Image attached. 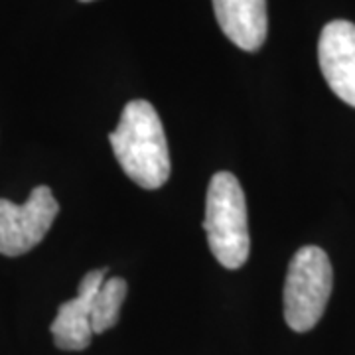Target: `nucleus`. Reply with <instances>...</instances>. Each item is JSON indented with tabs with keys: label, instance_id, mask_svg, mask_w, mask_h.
<instances>
[{
	"label": "nucleus",
	"instance_id": "obj_6",
	"mask_svg": "<svg viewBox=\"0 0 355 355\" xmlns=\"http://www.w3.org/2000/svg\"><path fill=\"white\" fill-rule=\"evenodd\" d=\"M107 277V268L89 270L79 282V292L76 298L67 300L60 306L58 316L51 322L53 343L64 352H81L93 340L91 326V308L93 298L101 288Z\"/></svg>",
	"mask_w": 355,
	"mask_h": 355
},
{
	"label": "nucleus",
	"instance_id": "obj_3",
	"mask_svg": "<svg viewBox=\"0 0 355 355\" xmlns=\"http://www.w3.org/2000/svg\"><path fill=\"white\" fill-rule=\"evenodd\" d=\"M334 270L324 249L306 245L292 257L284 280V320L294 331L312 330L324 316Z\"/></svg>",
	"mask_w": 355,
	"mask_h": 355
},
{
	"label": "nucleus",
	"instance_id": "obj_1",
	"mask_svg": "<svg viewBox=\"0 0 355 355\" xmlns=\"http://www.w3.org/2000/svg\"><path fill=\"white\" fill-rule=\"evenodd\" d=\"M111 148L135 184L156 190L170 178V153L162 121L148 101H130L111 132Z\"/></svg>",
	"mask_w": 355,
	"mask_h": 355
},
{
	"label": "nucleus",
	"instance_id": "obj_4",
	"mask_svg": "<svg viewBox=\"0 0 355 355\" xmlns=\"http://www.w3.org/2000/svg\"><path fill=\"white\" fill-rule=\"evenodd\" d=\"M58 214L60 205L48 186L34 188L22 205L0 200V253L20 257L34 249Z\"/></svg>",
	"mask_w": 355,
	"mask_h": 355
},
{
	"label": "nucleus",
	"instance_id": "obj_8",
	"mask_svg": "<svg viewBox=\"0 0 355 355\" xmlns=\"http://www.w3.org/2000/svg\"><path fill=\"white\" fill-rule=\"evenodd\" d=\"M127 280L121 277L105 279L101 288L97 291L93 298L91 308V326L93 334H103L116 326L121 316V306L127 298Z\"/></svg>",
	"mask_w": 355,
	"mask_h": 355
},
{
	"label": "nucleus",
	"instance_id": "obj_5",
	"mask_svg": "<svg viewBox=\"0 0 355 355\" xmlns=\"http://www.w3.org/2000/svg\"><path fill=\"white\" fill-rule=\"evenodd\" d=\"M318 62L331 91L355 107V24L334 20L324 26L318 42Z\"/></svg>",
	"mask_w": 355,
	"mask_h": 355
},
{
	"label": "nucleus",
	"instance_id": "obj_7",
	"mask_svg": "<svg viewBox=\"0 0 355 355\" xmlns=\"http://www.w3.org/2000/svg\"><path fill=\"white\" fill-rule=\"evenodd\" d=\"M219 28L237 48L257 51L266 40V0H214Z\"/></svg>",
	"mask_w": 355,
	"mask_h": 355
},
{
	"label": "nucleus",
	"instance_id": "obj_2",
	"mask_svg": "<svg viewBox=\"0 0 355 355\" xmlns=\"http://www.w3.org/2000/svg\"><path fill=\"white\" fill-rule=\"evenodd\" d=\"M203 229L219 265L231 270L245 265L251 251L247 203L239 180L231 172H217L209 182Z\"/></svg>",
	"mask_w": 355,
	"mask_h": 355
},
{
	"label": "nucleus",
	"instance_id": "obj_9",
	"mask_svg": "<svg viewBox=\"0 0 355 355\" xmlns=\"http://www.w3.org/2000/svg\"><path fill=\"white\" fill-rule=\"evenodd\" d=\"M81 2H91V0H81Z\"/></svg>",
	"mask_w": 355,
	"mask_h": 355
}]
</instances>
